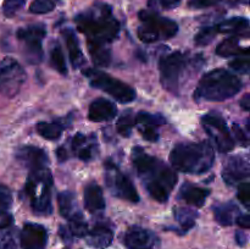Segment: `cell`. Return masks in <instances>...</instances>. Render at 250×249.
<instances>
[{"mask_svg":"<svg viewBox=\"0 0 250 249\" xmlns=\"http://www.w3.org/2000/svg\"><path fill=\"white\" fill-rule=\"evenodd\" d=\"M46 36V28L44 24H31L20 28L16 32L19 41L23 43L24 58L29 63H39L43 60V39Z\"/></svg>","mask_w":250,"mask_h":249,"instance_id":"cell-12","label":"cell"},{"mask_svg":"<svg viewBox=\"0 0 250 249\" xmlns=\"http://www.w3.org/2000/svg\"><path fill=\"white\" fill-rule=\"evenodd\" d=\"M232 128H233L234 134H236L237 139H238V141L241 142L242 145H243V146H248V143H249L248 134L244 133V131L241 128V127H239L238 124H233V127H232Z\"/></svg>","mask_w":250,"mask_h":249,"instance_id":"cell-42","label":"cell"},{"mask_svg":"<svg viewBox=\"0 0 250 249\" xmlns=\"http://www.w3.org/2000/svg\"><path fill=\"white\" fill-rule=\"evenodd\" d=\"M54 7H55L54 0H34L29 6V11L37 15L48 14V12L53 11Z\"/></svg>","mask_w":250,"mask_h":249,"instance_id":"cell-36","label":"cell"},{"mask_svg":"<svg viewBox=\"0 0 250 249\" xmlns=\"http://www.w3.org/2000/svg\"><path fill=\"white\" fill-rule=\"evenodd\" d=\"M237 224L239 225V226L242 227V228H246L248 229L250 227V217H249V214H241L237 216L236 219Z\"/></svg>","mask_w":250,"mask_h":249,"instance_id":"cell-44","label":"cell"},{"mask_svg":"<svg viewBox=\"0 0 250 249\" xmlns=\"http://www.w3.org/2000/svg\"><path fill=\"white\" fill-rule=\"evenodd\" d=\"M132 163L149 194L159 203L167 202L178 180L176 171L141 146L132 149Z\"/></svg>","mask_w":250,"mask_h":249,"instance_id":"cell-1","label":"cell"},{"mask_svg":"<svg viewBox=\"0 0 250 249\" xmlns=\"http://www.w3.org/2000/svg\"><path fill=\"white\" fill-rule=\"evenodd\" d=\"M16 158L29 171L48 167L49 164V158L46 151L33 145H23L17 149Z\"/></svg>","mask_w":250,"mask_h":249,"instance_id":"cell-17","label":"cell"},{"mask_svg":"<svg viewBox=\"0 0 250 249\" xmlns=\"http://www.w3.org/2000/svg\"><path fill=\"white\" fill-rule=\"evenodd\" d=\"M83 200H84V208L89 212L103 211L105 209V199L103 194V189L97 182H89L84 187L83 193Z\"/></svg>","mask_w":250,"mask_h":249,"instance_id":"cell-23","label":"cell"},{"mask_svg":"<svg viewBox=\"0 0 250 249\" xmlns=\"http://www.w3.org/2000/svg\"><path fill=\"white\" fill-rule=\"evenodd\" d=\"M105 181L112 195L129 203H138L139 195L133 182L112 161H105Z\"/></svg>","mask_w":250,"mask_h":249,"instance_id":"cell-9","label":"cell"},{"mask_svg":"<svg viewBox=\"0 0 250 249\" xmlns=\"http://www.w3.org/2000/svg\"><path fill=\"white\" fill-rule=\"evenodd\" d=\"M217 33L229 34V36L243 37L248 38L249 37V20L246 17H232V19L225 20L215 26Z\"/></svg>","mask_w":250,"mask_h":249,"instance_id":"cell-22","label":"cell"},{"mask_svg":"<svg viewBox=\"0 0 250 249\" xmlns=\"http://www.w3.org/2000/svg\"><path fill=\"white\" fill-rule=\"evenodd\" d=\"M56 156H58V160L60 161V163L67 160L68 155H67V151H66L65 146H60V148L56 149Z\"/></svg>","mask_w":250,"mask_h":249,"instance_id":"cell-45","label":"cell"},{"mask_svg":"<svg viewBox=\"0 0 250 249\" xmlns=\"http://www.w3.org/2000/svg\"><path fill=\"white\" fill-rule=\"evenodd\" d=\"M214 161V149L208 141L199 143H180L170 153L172 167L183 173H205L212 167Z\"/></svg>","mask_w":250,"mask_h":249,"instance_id":"cell-3","label":"cell"},{"mask_svg":"<svg viewBox=\"0 0 250 249\" xmlns=\"http://www.w3.org/2000/svg\"><path fill=\"white\" fill-rule=\"evenodd\" d=\"M50 62L51 66H53L59 73H61L62 76L67 75V66H66L65 56H63V51L58 42L54 43L53 46H51Z\"/></svg>","mask_w":250,"mask_h":249,"instance_id":"cell-32","label":"cell"},{"mask_svg":"<svg viewBox=\"0 0 250 249\" xmlns=\"http://www.w3.org/2000/svg\"><path fill=\"white\" fill-rule=\"evenodd\" d=\"M26 4V0H5L2 4V12L6 17L16 15Z\"/></svg>","mask_w":250,"mask_h":249,"instance_id":"cell-39","label":"cell"},{"mask_svg":"<svg viewBox=\"0 0 250 249\" xmlns=\"http://www.w3.org/2000/svg\"><path fill=\"white\" fill-rule=\"evenodd\" d=\"M165 120L160 115H151L149 112L141 111L134 117V126L141 136L148 142H156L160 137L159 128L163 126Z\"/></svg>","mask_w":250,"mask_h":249,"instance_id":"cell-16","label":"cell"},{"mask_svg":"<svg viewBox=\"0 0 250 249\" xmlns=\"http://www.w3.org/2000/svg\"><path fill=\"white\" fill-rule=\"evenodd\" d=\"M238 199L241 200L242 204L249 209L250 208V183L249 182H243L241 183V186L238 187Z\"/></svg>","mask_w":250,"mask_h":249,"instance_id":"cell-41","label":"cell"},{"mask_svg":"<svg viewBox=\"0 0 250 249\" xmlns=\"http://www.w3.org/2000/svg\"><path fill=\"white\" fill-rule=\"evenodd\" d=\"M71 148L73 153L80 160L90 161L97 156L98 154V141L97 136L92 134L77 133L71 141Z\"/></svg>","mask_w":250,"mask_h":249,"instance_id":"cell-18","label":"cell"},{"mask_svg":"<svg viewBox=\"0 0 250 249\" xmlns=\"http://www.w3.org/2000/svg\"><path fill=\"white\" fill-rule=\"evenodd\" d=\"M53 176L48 167L29 171L22 194L28 199L32 211L37 215H50L53 212L51 203Z\"/></svg>","mask_w":250,"mask_h":249,"instance_id":"cell-5","label":"cell"},{"mask_svg":"<svg viewBox=\"0 0 250 249\" xmlns=\"http://www.w3.org/2000/svg\"><path fill=\"white\" fill-rule=\"evenodd\" d=\"M88 225L85 222L84 217L80 216V217H75L72 220H68V226H67V231L70 233L71 238L73 237H77V238H82V237H85L88 232Z\"/></svg>","mask_w":250,"mask_h":249,"instance_id":"cell-33","label":"cell"},{"mask_svg":"<svg viewBox=\"0 0 250 249\" xmlns=\"http://www.w3.org/2000/svg\"><path fill=\"white\" fill-rule=\"evenodd\" d=\"M239 209L236 204L232 202L225 203L214 207V215L215 220L222 226H229L234 222V220L238 216Z\"/></svg>","mask_w":250,"mask_h":249,"instance_id":"cell-28","label":"cell"},{"mask_svg":"<svg viewBox=\"0 0 250 249\" xmlns=\"http://www.w3.org/2000/svg\"><path fill=\"white\" fill-rule=\"evenodd\" d=\"M124 244L127 249H155L159 238L150 229L132 226L125 233Z\"/></svg>","mask_w":250,"mask_h":249,"instance_id":"cell-13","label":"cell"},{"mask_svg":"<svg viewBox=\"0 0 250 249\" xmlns=\"http://www.w3.org/2000/svg\"><path fill=\"white\" fill-rule=\"evenodd\" d=\"M189 67V60L181 51L163 55L159 60V71H160V82L167 92L178 94L180 92L181 80Z\"/></svg>","mask_w":250,"mask_h":249,"instance_id":"cell-8","label":"cell"},{"mask_svg":"<svg viewBox=\"0 0 250 249\" xmlns=\"http://www.w3.org/2000/svg\"><path fill=\"white\" fill-rule=\"evenodd\" d=\"M117 115V106L110 100L98 98L89 105L88 117L93 122L110 121Z\"/></svg>","mask_w":250,"mask_h":249,"instance_id":"cell-19","label":"cell"},{"mask_svg":"<svg viewBox=\"0 0 250 249\" xmlns=\"http://www.w3.org/2000/svg\"><path fill=\"white\" fill-rule=\"evenodd\" d=\"M216 29H215V26H209V27H204L199 31V33L195 36L194 42L195 44L198 45H208V44L211 43L214 41L215 36H216Z\"/></svg>","mask_w":250,"mask_h":249,"instance_id":"cell-35","label":"cell"},{"mask_svg":"<svg viewBox=\"0 0 250 249\" xmlns=\"http://www.w3.org/2000/svg\"><path fill=\"white\" fill-rule=\"evenodd\" d=\"M236 241L237 243H238V246H246L247 242H248V237H247V234L244 233V232L242 231H238L236 233Z\"/></svg>","mask_w":250,"mask_h":249,"instance_id":"cell-46","label":"cell"},{"mask_svg":"<svg viewBox=\"0 0 250 249\" xmlns=\"http://www.w3.org/2000/svg\"><path fill=\"white\" fill-rule=\"evenodd\" d=\"M66 128V120H54L50 122H39L37 124V132L48 141H55L60 138L63 129Z\"/></svg>","mask_w":250,"mask_h":249,"instance_id":"cell-27","label":"cell"},{"mask_svg":"<svg viewBox=\"0 0 250 249\" xmlns=\"http://www.w3.org/2000/svg\"><path fill=\"white\" fill-rule=\"evenodd\" d=\"M241 106L243 107L246 111H249L250 110V94L244 95L243 99L241 100Z\"/></svg>","mask_w":250,"mask_h":249,"instance_id":"cell-47","label":"cell"},{"mask_svg":"<svg viewBox=\"0 0 250 249\" xmlns=\"http://www.w3.org/2000/svg\"><path fill=\"white\" fill-rule=\"evenodd\" d=\"M220 0H190L189 6L193 9H203V7H209L217 4Z\"/></svg>","mask_w":250,"mask_h":249,"instance_id":"cell-43","label":"cell"},{"mask_svg":"<svg viewBox=\"0 0 250 249\" xmlns=\"http://www.w3.org/2000/svg\"><path fill=\"white\" fill-rule=\"evenodd\" d=\"M62 36L63 38H65L66 45H67L70 61L71 63H72L73 68L82 67L85 63V59L82 50H81L80 42H78V38L76 37L75 31L71 28H65L62 31Z\"/></svg>","mask_w":250,"mask_h":249,"instance_id":"cell-25","label":"cell"},{"mask_svg":"<svg viewBox=\"0 0 250 249\" xmlns=\"http://www.w3.org/2000/svg\"><path fill=\"white\" fill-rule=\"evenodd\" d=\"M210 193H211V190L208 189V188H203L193 185V183L186 182L180 188L178 199L185 200L193 207L202 208L205 204V200L208 199Z\"/></svg>","mask_w":250,"mask_h":249,"instance_id":"cell-21","label":"cell"},{"mask_svg":"<svg viewBox=\"0 0 250 249\" xmlns=\"http://www.w3.org/2000/svg\"><path fill=\"white\" fill-rule=\"evenodd\" d=\"M138 17L142 23L137 29V36L143 43L170 39L177 34L178 24L173 20L161 17L156 11L142 10Z\"/></svg>","mask_w":250,"mask_h":249,"instance_id":"cell-6","label":"cell"},{"mask_svg":"<svg viewBox=\"0 0 250 249\" xmlns=\"http://www.w3.org/2000/svg\"><path fill=\"white\" fill-rule=\"evenodd\" d=\"M242 37L231 36L226 38L217 45L216 54L222 58H229V56H241L249 55V46H243L241 44Z\"/></svg>","mask_w":250,"mask_h":249,"instance_id":"cell-26","label":"cell"},{"mask_svg":"<svg viewBox=\"0 0 250 249\" xmlns=\"http://www.w3.org/2000/svg\"><path fill=\"white\" fill-rule=\"evenodd\" d=\"M81 33L87 37L88 44L107 45L119 37L120 22L112 14L111 6L97 4L75 17Z\"/></svg>","mask_w":250,"mask_h":249,"instance_id":"cell-2","label":"cell"},{"mask_svg":"<svg viewBox=\"0 0 250 249\" xmlns=\"http://www.w3.org/2000/svg\"><path fill=\"white\" fill-rule=\"evenodd\" d=\"M92 60L94 65L100 67H107L111 63V51L107 45H98V44H88Z\"/></svg>","mask_w":250,"mask_h":249,"instance_id":"cell-30","label":"cell"},{"mask_svg":"<svg viewBox=\"0 0 250 249\" xmlns=\"http://www.w3.org/2000/svg\"><path fill=\"white\" fill-rule=\"evenodd\" d=\"M84 238L89 246L98 249H105L111 244L114 239V232L107 225L98 222L92 229H88Z\"/></svg>","mask_w":250,"mask_h":249,"instance_id":"cell-20","label":"cell"},{"mask_svg":"<svg viewBox=\"0 0 250 249\" xmlns=\"http://www.w3.org/2000/svg\"><path fill=\"white\" fill-rule=\"evenodd\" d=\"M22 249H45L48 243V231L38 224L26 222L20 233Z\"/></svg>","mask_w":250,"mask_h":249,"instance_id":"cell-15","label":"cell"},{"mask_svg":"<svg viewBox=\"0 0 250 249\" xmlns=\"http://www.w3.org/2000/svg\"><path fill=\"white\" fill-rule=\"evenodd\" d=\"M26 81V72L19 61L5 58L0 61V97L14 98Z\"/></svg>","mask_w":250,"mask_h":249,"instance_id":"cell-10","label":"cell"},{"mask_svg":"<svg viewBox=\"0 0 250 249\" xmlns=\"http://www.w3.org/2000/svg\"><path fill=\"white\" fill-rule=\"evenodd\" d=\"M202 124L216 145L220 153H229L234 148V141L226 121L219 112L211 111L202 117Z\"/></svg>","mask_w":250,"mask_h":249,"instance_id":"cell-11","label":"cell"},{"mask_svg":"<svg viewBox=\"0 0 250 249\" xmlns=\"http://www.w3.org/2000/svg\"><path fill=\"white\" fill-rule=\"evenodd\" d=\"M12 205V193L9 187L0 185V214L9 211Z\"/></svg>","mask_w":250,"mask_h":249,"instance_id":"cell-38","label":"cell"},{"mask_svg":"<svg viewBox=\"0 0 250 249\" xmlns=\"http://www.w3.org/2000/svg\"><path fill=\"white\" fill-rule=\"evenodd\" d=\"M229 67L232 70L237 71L241 75H248L250 71V62H249V55H241L232 60L229 62Z\"/></svg>","mask_w":250,"mask_h":249,"instance_id":"cell-37","label":"cell"},{"mask_svg":"<svg viewBox=\"0 0 250 249\" xmlns=\"http://www.w3.org/2000/svg\"><path fill=\"white\" fill-rule=\"evenodd\" d=\"M134 127V117L132 111H126L124 112V115H121V117L119 119L116 124V129L122 137H129L132 133V129Z\"/></svg>","mask_w":250,"mask_h":249,"instance_id":"cell-34","label":"cell"},{"mask_svg":"<svg viewBox=\"0 0 250 249\" xmlns=\"http://www.w3.org/2000/svg\"><path fill=\"white\" fill-rule=\"evenodd\" d=\"M173 215H175L176 221L180 224L182 233H186V232L189 231V229L194 226L195 220H197L198 217V214L195 210L180 207L173 208Z\"/></svg>","mask_w":250,"mask_h":249,"instance_id":"cell-29","label":"cell"},{"mask_svg":"<svg viewBox=\"0 0 250 249\" xmlns=\"http://www.w3.org/2000/svg\"><path fill=\"white\" fill-rule=\"evenodd\" d=\"M58 205L60 210L61 216L67 220H72L75 217L83 216L80 207L77 204V198L76 194L71 190L60 192L58 195Z\"/></svg>","mask_w":250,"mask_h":249,"instance_id":"cell-24","label":"cell"},{"mask_svg":"<svg viewBox=\"0 0 250 249\" xmlns=\"http://www.w3.org/2000/svg\"><path fill=\"white\" fill-rule=\"evenodd\" d=\"M83 75L88 78L90 85L97 89L103 90L104 93L114 98L116 102L127 104L136 99L137 93L134 88L127 83L111 77L103 71L94 70V68H85L83 70Z\"/></svg>","mask_w":250,"mask_h":249,"instance_id":"cell-7","label":"cell"},{"mask_svg":"<svg viewBox=\"0 0 250 249\" xmlns=\"http://www.w3.org/2000/svg\"><path fill=\"white\" fill-rule=\"evenodd\" d=\"M243 82L225 68H215L200 78L194 92L197 102H224L234 97Z\"/></svg>","mask_w":250,"mask_h":249,"instance_id":"cell-4","label":"cell"},{"mask_svg":"<svg viewBox=\"0 0 250 249\" xmlns=\"http://www.w3.org/2000/svg\"><path fill=\"white\" fill-rule=\"evenodd\" d=\"M182 0H149V9L156 11V10H171L177 7Z\"/></svg>","mask_w":250,"mask_h":249,"instance_id":"cell-40","label":"cell"},{"mask_svg":"<svg viewBox=\"0 0 250 249\" xmlns=\"http://www.w3.org/2000/svg\"><path fill=\"white\" fill-rule=\"evenodd\" d=\"M250 175L248 158L242 155H233L225 163L222 170V178L229 186H236L247 180Z\"/></svg>","mask_w":250,"mask_h":249,"instance_id":"cell-14","label":"cell"},{"mask_svg":"<svg viewBox=\"0 0 250 249\" xmlns=\"http://www.w3.org/2000/svg\"><path fill=\"white\" fill-rule=\"evenodd\" d=\"M16 232L14 224L0 226V249H17Z\"/></svg>","mask_w":250,"mask_h":249,"instance_id":"cell-31","label":"cell"}]
</instances>
